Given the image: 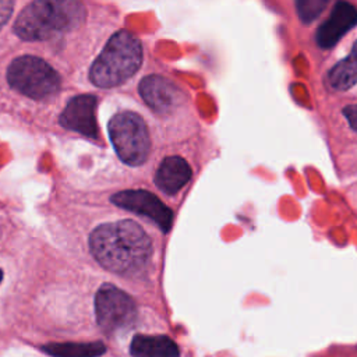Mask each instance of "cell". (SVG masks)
Instances as JSON below:
<instances>
[{
  "label": "cell",
  "instance_id": "1",
  "mask_svg": "<svg viewBox=\"0 0 357 357\" xmlns=\"http://www.w3.org/2000/svg\"><path fill=\"white\" fill-rule=\"evenodd\" d=\"M89 251L105 269L131 275L151 258L152 243L146 231L132 220L103 223L89 234Z\"/></svg>",
  "mask_w": 357,
  "mask_h": 357
},
{
  "label": "cell",
  "instance_id": "2",
  "mask_svg": "<svg viewBox=\"0 0 357 357\" xmlns=\"http://www.w3.org/2000/svg\"><path fill=\"white\" fill-rule=\"evenodd\" d=\"M85 20L78 0H35L14 22V32L24 40H46L77 29Z\"/></svg>",
  "mask_w": 357,
  "mask_h": 357
},
{
  "label": "cell",
  "instance_id": "3",
  "mask_svg": "<svg viewBox=\"0 0 357 357\" xmlns=\"http://www.w3.org/2000/svg\"><path fill=\"white\" fill-rule=\"evenodd\" d=\"M142 45L128 32H116L105 45L89 68V79L95 86L113 88L131 78L141 67Z\"/></svg>",
  "mask_w": 357,
  "mask_h": 357
},
{
  "label": "cell",
  "instance_id": "4",
  "mask_svg": "<svg viewBox=\"0 0 357 357\" xmlns=\"http://www.w3.org/2000/svg\"><path fill=\"white\" fill-rule=\"evenodd\" d=\"M7 81L18 93L42 100L59 92L61 79L59 73L36 56H20L7 68Z\"/></svg>",
  "mask_w": 357,
  "mask_h": 357
},
{
  "label": "cell",
  "instance_id": "5",
  "mask_svg": "<svg viewBox=\"0 0 357 357\" xmlns=\"http://www.w3.org/2000/svg\"><path fill=\"white\" fill-rule=\"evenodd\" d=\"M107 130L117 156L126 165L139 166L148 159L151 137L139 114L134 112H119L110 119Z\"/></svg>",
  "mask_w": 357,
  "mask_h": 357
},
{
  "label": "cell",
  "instance_id": "6",
  "mask_svg": "<svg viewBox=\"0 0 357 357\" xmlns=\"http://www.w3.org/2000/svg\"><path fill=\"white\" fill-rule=\"evenodd\" d=\"M95 317L99 328L106 333H114L132 325L137 305L126 291L112 283H105L95 296Z\"/></svg>",
  "mask_w": 357,
  "mask_h": 357
},
{
  "label": "cell",
  "instance_id": "7",
  "mask_svg": "<svg viewBox=\"0 0 357 357\" xmlns=\"http://www.w3.org/2000/svg\"><path fill=\"white\" fill-rule=\"evenodd\" d=\"M110 201L127 211L153 220L159 229L167 233L172 227L173 212L156 195L145 190H126L112 195Z\"/></svg>",
  "mask_w": 357,
  "mask_h": 357
},
{
  "label": "cell",
  "instance_id": "8",
  "mask_svg": "<svg viewBox=\"0 0 357 357\" xmlns=\"http://www.w3.org/2000/svg\"><path fill=\"white\" fill-rule=\"evenodd\" d=\"M96 96L88 93L71 98L59 117L60 126L86 138L98 139L99 130L96 124Z\"/></svg>",
  "mask_w": 357,
  "mask_h": 357
},
{
  "label": "cell",
  "instance_id": "9",
  "mask_svg": "<svg viewBox=\"0 0 357 357\" xmlns=\"http://www.w3.org/2000/svg\"><path fill=\"white\" fill-rule=\"evenodd\" d=\"M144 102L156 113H169L183 102V92L162 75H148L138 86Z\"/></svg>",
  "mask_w": 357,
  "mask_h": 357
},
{
  "label": "cell",
  "instance_id": "10",
  "mask_svg": "<svg viewBox=\"0 0 357 357\" xmlns=\"http://www.w3.org/2000/svg\"><path fill=\"white\" fill-rule=\"evenodd\" d=\"M357 25V8L346 1L335 3L329 18L317 31V43L322 49L335 46L339 39Z\"/></svg>",
  "mask_w": 357,
  "mask_h": 357
},
{
  "label": "cell",
  "instance_id": "11",
  "mask_svg": "<svg viewBox=\"0 0 357 357\" xmlns=\"http://www.w3.org/2000/svg\"><path fill=\"white\" fill-rule=\"evenodd\" d=\"M191 167L180 156H167L159 165L155 174V184L167 195L176 194L191 178Z\"/></svg>",
  "mask_w": 357,
  "mask_h": 357
},
{
  "label": "cell",
  "instance_id": "12",
  "mask_svg": "<svg viewBox=\"0 0 357 357\" xmlns=\"http://www.w3.org/2000/svg\"><path fill=\"white\" fill-rule=\"evenodd\" d=\"M130 353L139 357H173L178 356L180 351L176 343L167 336L137 335L131 340Z\"/></svg>",
  "mask_w": 357,
  "mask_h": 357
},
{
  "label": "cell",
  "instance_id": "13",
  "mask_svg": "<svg viewBox=\"0 0 357 357\" xmlns=\"http://www.w3.org/2000/svg\"><path fill=\"white\" fill-rule=\"evenodd\" d=\"M328 84L336 91H346L357 84V40L349 56L331 68L328 73Z\"/></svg>",
  "mask_w": 357,
  "mask_h": 357
},
{
  "label": "cell",
  "instance_id": "14",
  "mask_svg": "<svg viewBox=\"0 0 357 357\" xmlns=\"http://www.w3.org/2000/svg\"><path fill=\"white\" fill-rule=\"evenodd\" d=\"M43 351L50 356L61 357H95L106 351L102 342H85V343H50L43 347Z\"/></svg>",
  "mask_w": 357,
  "mask_h": 357
},
{
  "label": "cell",
  "instance_id": "15",
  "mask_svg": "<svg viewBox=\"0 0 357 357\" xmlns=\"http://www.w3.org/2000/svg\"><path fill=\"white\" fill-rule=\"evenodd\" d=\"M329 0H296V10L303 22H312L326 8Z\"/></svg>",
  "mask_w": 357,
  "mask_h": 357
},
{
  "label": "cell",
  "instance_id": "16",
  "mask_svg": "<svg viewBox=\"0 0 357 357\" xmlns=\"http://www.w3.org/2000/svg\"><path fill=\"white\" fill-rule=\"evenodd\" d=\"M14 0H0V29L10 20L13 14Z\"/></svg>",
  "mask_w": 357,
  "mask_h": 357
},
{
  "label": "cell",
  "instance_id": "17",
  "mask_svg": "<svg viewBox=\"0 0 357 357\" xmlns=\"http://www.w3.org/2000/svg\"><path fill=\"white\" fill-rule=\"evenodd\" d=\"M343 114L347 119L350 127L357 132V105H349L343 107Z\"/></svg>",
  "mask_w": 357,
  "mask_h": 357
},
{
  "label": "cell",
  "instance_id": "18",
  "mask_svg": "<svg viewBox=\"0 0 357 357\" xmlns=\"http://www.w3.org/2000/svg\"><path fill=\"white\" fill-rule=\"evenodd\" d=\"M1 280H3V271L0 269V283H1Z\"/></svg>",
  "mask_w": 357,
  "mask_h": 357
}]
</instances>
